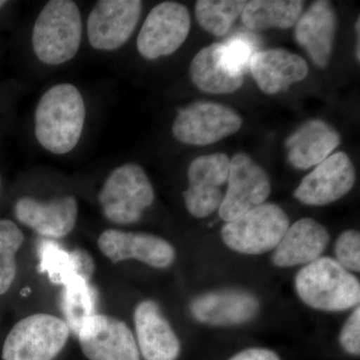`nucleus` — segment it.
I'll list each match as a JSON object with an SVG mask.
<instances>
[{"instance_id": "nucleus-23", "label": "nucleus", "mask_w": 360, "mask_h": 360, "mask_svg": "<svg viewBox=\"0 0 360 360\" xmlns=\"http://www.w3.org/2000/svg\"><path fill=\"white\" fill-rule=\"evenodd\" d=\"M303 7L300 0H253L246 4L241 20L251 30H288L297 22Z\"/></svg>"}, {"instance_id": "nucleus-19", "label": "nucleus", "mask_w": 360, "mask_h": 360, "mask_svg": "<svg viewBox=\"0 0 360 360\" xmlns=\"http://www.w3.org/2000/svg\"><path fill=\"white\" fill-rule=\"evenodd\" d=\"M250 70L259 89L269 96L302 82L309 71L302 56L283 49L255 52L250 60Z\"/></svg>"}, {"instance_id": "nucleus-5", "label": "nucleus", "mask_w": 360, "mask_h": 360, "mask_svg": "<svg viewBox=\"0 0 360 360\" xmlns=\"http://www.w3.org/2000/svg\"><path fill=\"white\" fill-rule=\"evenodd\" d=\"M70 326L53 314H33L23 317L9 331L4 347V360H53L65 347Z\"/></svg>"}, {"instance_id": "nucleus-10", "label": "nucleus", "mask_w": 360, "mask_h": 360, "mask_svg": "<svg viewBox=\"0 0 360 360\" xmlns=\"http://www.w3.org/2000/svg\"><path fill=\"white\" fill-rule=\"evenodd\" d=\"M229 186L219 208V217L229 222L264 205L271 191L269 175L246 153L231 160Z\"/></svg>"}, {"instance_id": "nucleus-26", "label": "nucleus", "mask_w": 360, "mask_h": 360, "mask_svg": "<svg viewBox=\"0 0 360 360\" xmlns=\"http://www.w3.org/2000/svg\"><path fill=\"white\" fill-rule=\"evenodd\" d=\"M257 45L248 34L233 35L224 44H219V58L222 66L231 75L245 77L250 70L251 58Z\"/></svg>"}, {"instance_id": "nucleus-27", "label": "nucleus", "mask_w": 360, "mask_h": 360, "mask_svg": "<svg viewBox=\"0 0 360 360\" xmlns=\"http://www.w3.org/2000/svg\"><path fill=\"white\" fill-rule=\"evenodd\" d=\"M338 262L348 271L359 272L360 269V236L356 231L341 233L335 243Z\"/></svg>"}, {"instance_id": "nucleus-4", "label": "nucleus", "mask_w": 360, "mask_h": 360, "mask_svg": "<svg viewBox=\"0 0 360 360\" xmlns=\"http://www.w3.org/2000/svg\"><path fill=\"white\" fill-rule=\"evenodd\" d=\"M155 198L146 170L136 163H125L112 170L97 195L104 217L118 225L139 221Z\"/></svg>"}, {"instance_id": "nucleus-24", "label": "nucleus", "mask_w": 360, "mask_h": 360, "mask_svg": "<svg viewBox=\"0 0 360 360\" xmlns=\"http://www.w3.org/2000/svg\"><path fill=\"white\" fill-rule=\"evenodd\" d=\"M248 1L243 0H198L194 7L198 25L215 37H224Z\"/></svg>"}, {"instance_id": "nucleus-30", "label": "nucleus", "mask_w": 360, "mask_h": 360, "mask_svg": "<svg viewBox=\"0 0 360 360\" xmlns=\"http://www.w3.org/2000/svg\"><path fill=\"white\" fill-rule=\"evenodd\" d=\"M6 4V1H2V0H0V8H1V7L4 6Z\"/></svg>"}, {"instance_id": "nucleus-13", "label": "nucleus", "mask_w": 360, "mask_h": 360, "mask_svg": "<svg viewBox=\"0 0 360 360\" xmlns=\"http://www.w3.org/2000/svg\"><path fill=\"white\" fill-rule=\"evenodd\" d=\"M98 250L112 264L135 259L155 269L174 264L175 250L167 239L148 233L106 229L97 239Z\"/></svg>"}, {"instance_id": "nucleus-20", "label": "nucleus", "mask_w": 360, "mask_h": 360, "mask_svg": "<svg viewBox=\"0 0 360 360\" xmlns=\"http://www.w3.org/2000/svg\"><path fill=\"white\" fill-rule=\"evenodd\" d=\"M328 229L312 219H302L290 225L274 248L272 262L278 267L309 264L321 257L329 243Z\"/></svg>"}, {"instance_id": "nucleus-8", "label": "nucleus", "mask_w": 360, "mask_h": 360, "mask_svg": "<svg viewBox=\"0 0 360 360\" xmlns=\"http://www.w3.org/2000/svg\"><path fill=\"white\" fill-rule=\"evenodd\" d=\"M188 9L175 1H165L151 9L136 40L142 58L155 60L172 56L186 42L191 32Z\"/></svg>"}, {"instance_id": "nucleus-21", "label": "nucleus", "mask_w": 360, "mask_h": 360, "mask_svg": "<svg viewBox=\"0 0 360 360\" xmlns=\"http://www.w3.org/2000/svg\"><path fill=\"white\" fill-rule=\"evenodd\" d=\"M340 143L335 127L322 120H309L286 139L288 160L293 167L307 170L326 160Z\"/></svg>"}, {"instance_id": "nucleus-6", "label": "nucleus", "mask_w": 360, "mask_h": 360, "mask_svg": "<svg viewBox=\"0 0 360 360\" xmlns=\"http://www.w3.org/2000/svg\"><path fill=\"white\" fill-rule=\"evenodd\" d=\"M290 227L285 212L274 203L253 208L238 219L226 222L221 238L227 248L243 255H257L274 250Z\"/></svg>"}, {"instance_id": "nucleus-18", "label": "nucleus", "mask_w": 360, "mask_h": 360, "mask_svg": "<svg viewBox=\"0 0 360 360\" xmlns=\"http://www.w3.org/2000/svg\"><path fill=\"white\" fill-rule=\"evenodd\" d=\"M259 302L246 291L224 290L198 296L191 304L196 321L210 326H238L257 314Z\"/></svg>"}, {"instance_id": "nucleus-11", "label": "nucleus", "mask_w": 360, "mask_h": 360, "mask_svg": "<svg viewBox=\"0 0 360 360\" xmlns=\"http://www.w3.org/2000/svg\"><path fill=\"white\" fill-rule=\"evenodd\" d=\"M142 13L139 0H101L87 18V37L96 51H113L129 41Z\"/></svg>"}, {"instance_id": "nucleus-7", "label": "nucleus", "mask_w": 360, "mask_h": 360, "mask_svg": "<svg viewBox=\"0 0 360 360\" xmlns=\"http://www.w3.org/2000/svg\"><path fill=\"white\" fill-rule=\"evenodd\" d=\"M243 118L229 106L212 101H195L179 108L172 134L188 146H206L236 134Z\"/></svg>"}, {"instance_id": "nucleus-15", "label": "nucleus", "mask_w": 360, "mask_h": 360, "mask_svg": "<svg viewBox=\"0 0 360 360\" xmlns=\"http://www.w3.org/2000/svg\"><path fill=\"white\" fill-rule=\"evenodd\" d=\"M14 214L21 224L39 236L63 238L73 231L78 219V202L73 195L51 200H39L25 196L16 201Z\"/></svg>"}, {"instance_id": "nucleus-3", "label": "nucleus", "mask_w": 360, "mask_h": 360, "mask_svg": "<svg viewBox=\"0 0 360 360\" xmlns=\"http://www.w3.org/2000/svg\"><path fill=\"white\" fill-rule=\"evenodd\" d=\"M295 290L305 304L322 311H343L360 302L359 279L330 257L317 258L300 269Z\"/></svg>"}, {"instance_id": "nucleus-25", "label": "nucleus", "mask_w": 360, "mask_h": 360, "mask_svg": "<svg viewBox=\"0 0 360 360\" xmlns=\"http://www.w3.org/2000/svg\"><path fill=\"white\" fill-rule=\"evenodd\" d=\"M25 241V234L15 222L0 219V295L11 290L18 274L16 255Z\"/></svg>"}, {"instance_id": "nucleus-17", "label": "nucleus", "mask_w": 360, "mask_h": 360, "mask_svg": "<svg viewBox=\"0 0 360 360\" xmlns=\"http://www.w3.org/2000/svg\"><path fill=\"white\" fill-rule=\"evenodd\" d=\"M338 30V16L326 0L315 1L295 23V40L315 65L326 68L330 61Z\"/></svg>"}, {"instance_id": "nucleus-22", "label": "nucleus", "mask_w": 360, "mask_h": 360, "mask_svg": "<svg viewBox=\"0 0 360 360\" xmlns=\"http://www.w3.org/2000/svg\"><path fill=\"white\" fill-rule=\"evenodd\" d=\"M219 44H212L194 56L189 66L191 82L207 94H233L243 86V77L225 70L219 61Z\"/></svg>"}, {"instance_id": "nucleus-29", "label": "nucleus", "mask_w": 360, "mask_h": 360, "mask_svg": "<svg viewBox=\"0 0 360 360\" xmlns=\"http://www.w3.org/2000/svg\"><path fill=\"white\" fill-rule=\"evenodd\" d=\"M229 360H281L278 355L266 348H248Z\"/></svg>"}, {"instance_id": "nucleus-16", "label": "nucleus", "mask_w": 360, "mask_h": 360, "mask_svg": "<svg viewBox=\"0 0 360 360\" xmlns=\"http://www.w3.org/2000/svg\"><path fill=\"white\" fill-rule=\"evenodd\" d=\"M135 340L144 360H176L179 338L155 300H142L134 314Z\"/></svg>"}, {"instance_id": "nucleus-28", "label": "nucleus", "mask_w": 360, "mask_h": 360, "mask_svg": "<svg viewBox=\"0 0 360 360\" xmlns=\"http://www.w3.org/2000/svg\"><path fill=\"white\" fill-rule=\"evenodd\" d=\"M340 345L345 352L352 355L360 354V309L355 307L345 322L340 333Z\"/></svg>"}, {"instance_id": "nucleus-1", "label": "nucleus", "mask_w": 360, "mask_h": 360, "mask_svg": "<svg viewBox=\"0 0 360 360\" xmlns=\"http://www.w3.org/2000/svg\"><path fill=\"white\" fill-rule=\"evenodd\" d=\"M86 108L75 85H54L39 99L35 110L34 132L40 146L56 155L73 150L84 129Z\"/></svg>"}, {"instance_id": "nucleus-12", "label": "nucleus", "mask_w": 360, "mask_h": 360, "mask_svg": "<svg viewBox=\"0 0 360 360\" xmlns=\"http://www.w3.org/2000/svg\"><path fill=\"white\" fill-rule=\"evenodd\" d=\"M231 160L224 153H213L195 158L187 172L188 188L184 193L188 212L198 219L210 217L219 210L224 200L220 187L227 182Z\"/></svg>"}, {"instance_id": "nucleus-14", "label": "nucleus", "mask_w": 360, "mask_h": 360, "mask_svg": "<svg viewBox=\"0 0 360 360\" xmlns=\"http://www.w3.org/2000/svg\"><path fill=\"white\" fill-rule=\"evenodd\" d=\"M356 174L347 153L331 155L307 174L295 191V198L303 205H328L340 200L354 186Z\"/></svg>"}, {"instance_id": "nucleus-2", "label": "nucleus", "mask_w": 360, "mask_h": 360, "mask_svg": "<svg viewBox=\"0 0 360 360\" xmlns=\"http://www.w3.org/2000/svg\"><path fill=\"white\" fill-rule=\"evenodd\" d=\"M82 39V14L77 4L71 0H51L35 20L32 49L44 65H61L75 58Z\"/></svg>"}, {"instance_id": "nucleus-9", "label": "nucleus", "mask_w": 360, "mask_h": 360, "mask_svg": "<svg viewBox=\"0 0 360 360\" xmlns=\"http://www.w3.org/2000/svg\"><path fill=\"white\" fill-rule=\"evenodd\" d=\"M82 354L89 360H141L134 333L127 322L108 314L85 317L77 331Z\"/></svg>"}]
</instances>
